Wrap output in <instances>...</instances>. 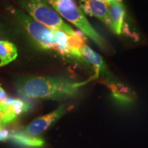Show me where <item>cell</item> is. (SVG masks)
Instances as JSON below:
<instances>
[{"label": "cell", "instance_id": "6da1fadb", "mask_svg": "<svg viewBox=\"0 0 148 148\" xmlns=\"http://www.w3.org/2000/svg\"><path fill=\"white\" fill-rule=\"evenodd\" d=\"M10 10L29 37L42 49L55 51L64 58L82 60L79 47L84 42L83 37L77 38L49 28L18 9L11 7Z\"/></svg>", "mask_w": 148, "mask_h": 148}, {"label": "cell", "instance_id": "5b68a950", "mask_svg": "<svg viewBox=\"0 0 148 148\" xmlns=\"http://www.w3.org/2000/svg\"><path fill=\"white\" fill-rule=\"evenodd\" d=\"M72 108L73 106L67 104L60 105L52 112L36 118L22 130L29 135L38 136V135L45 132L51 125L55 124Z\"/></svg>", "mask_w": 148, "mask_h": 148}, {"label": "cell", "instance_id": "30bf717a", "mask_svg": "<svg viewBox=\"0 0 148 148\" xmlns=\"http://www.w3.org/2000/svg\"><path fill=\"white\" fill-rule=\"evenodd\" d=\"M79 50L83 60L87 63L91 64L95 69V74L93 76L95 79L97 78L101 73H105L106 71V65L101 57L86 45L85 42H82L79 45Z\"/></svg>", "mask_w": 148, "mask_h": 148}, {"label": "cell", "instance_id": "ba28073f", "mask_svg": "<svg viewBox=\"0 0 148 148\" xmlns=\"http://www.w3.org/2000/svg\"><path fill=\"white\" fill-rule=\"evenodd\" d=\"M79 7L84 14L93 16L108 25L107 4L97 0H79Z\"/></svg>", "mask_w": 148, "mask_h": 148}, {"label": "cell", "instance_id": "4fadbf2b", "mask_svg": "<svg viewBox=\"0 0 148 148\" xmlns=\"http://www.w3.org/2000/svg\"><path fill=\"white\" fill-rule=\"evenodd\" d=\"M9 97V96L7 94V92H5V90L0 86V103L4 102L5 101H6V99Z\"/></svg>", "mask_w": 148, "mask_h": 148}, {"label": "cell", "instance_id": "7c38bea8", "mask_svg": "<svg viewBox=\"0 0 148 148\" xmlns=\"http://www.w3.org/2000/svg\"><path fill=\"white\" fill-rule=\"evenodd\" d=\"M12 131L5 128V126L0 125V142L8 141Z\"/></svg>", "mask_w": 148, "mask_h": 148}, {"label": "cell", "instance_id": "3957f363", "mask_svg": "<svg viewBox=\"0 0 148 148\" xmlns=\"http://www.w3.org/2000/svg\"><path fill=\"white\" fill-rule=\"evenodd\" d=\"M62 18L77 27L81 32L87 36L102 49L106 48L105 41L97 32L90 23L80 7L75 0H44Z\"/></svg>", "mask_w": 148, "mask_h": 148}, {"label": "cell", "instance_id": "277c9868", "mask_svg": "<svg viewBox=\"0 0 148 148\" xmlns=\"http://www.w3.org/2000/svg\"><path fill=\"white\" fill-rule=\"evenodd\" d=\"M19 4L30 17L42 25L69 36L77 38L82 37V34L64 22L63 18L44 0H20Z\"/></svg>", "mask_w": 148, "mask_h": 148}, {"label": "cell", "instance_id": "9a60e30c", "mask_svg": "<svg viewBox=\"0 0 148 148\" xmlns=\"http://www.w3.org/2000/svg\"><path fill=\"white\" fill-rule=\"evenodd\" d=\"M2 126H3V125H2Z\"/></svg>", "mask_w": 148, "mask_h": 148}, {"label": "cell", "instance_id": "9c48e42d", "mask_svg": "<svg viewBox=\"0 0 148 148\" xmlns=\"http://www.w3.org/2000/svg\"><path fill=\"white\" fill-rule=\"evenodd\" d=\"M8 141L23 148H40L45 144V140L42 138L29 135L23 130L12 131Z\"/></svg>", "mask_w": 148, "mask_h": 148}, {"label": "cell", "instance_id": "7a4b0ae2", "mask_svg": "<svg viewBox=\"0 0 148 148\" xmlns=\"http://www.w3.org/2000/svg\"><path fill=\"white\" fill-rule=\"evenodd\" d=\"M76 82L64 77L34 76L18 81L15 85L17 93L29 99L64 100L77 96L81 88L90 80Z\"/></svg>", "mask_w": 148, "mask_h": 148}, {"label": "cell", "instance_id": "5bb4252c", "mask_svg": "<svg viewBox=\"0 0 148 148\" xmlns=\"http://www.w3.org/2000/svg\"><path fill=\"white\" fill-rule=\"evenodd\" d=\"M97 1H101V2L106 3V4H108V3L113 2L115 1H123V0H97Z\"/></svg>", "mask_w": 148, "mask_h": 148}, {"label": "cell", "instance_id": "8fae6325", "mask_svg": "<svg viewBox=\"0 0 148 148\" xmlns=\"http://www.w3.org/2000/svg\"><path fill=\"white\" fill-rule=\"evenodd\" d=\"M18 56L17 48L8 40L0 39V67L7 65Z\"/></svg>", "mask_w": 148, "mask_h": 148}, {"label": "cell", "instance_id": "8992f818", "mask_svg": "<svg viewBox=\"0 0 148 148\" xmlns=\"http://www.w3.org/2000/svg\"><path fill=\"white\" fill-rule=\"evenodd\" d=\"M32 108V104L25 99L9 97L6 101L0 103L3 125L5 126V125L15 121L18 116L28 112Z\"/></svg>", "mask_w": 148, "mask_h": 148}, {"label": "cell", "instance_id": "52a82bcc", "mask_svg": "<svg viewBox=\"0 0 148 148\" xmlns=\"http://www.w3.org/2000/svg\"><path fill=\"white\" fill-rule=\"evenodd\" d=\"M108 25L114 34L120 35L123 30L125 16V8L123 1H115L107 4Z\"/></svg>", "mask_w": 148, "mask_h": 148}]
</instances>
